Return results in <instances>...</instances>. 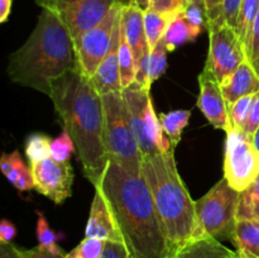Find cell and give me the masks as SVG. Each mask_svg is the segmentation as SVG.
<instances>
[{"instance_id":"cell-35","label":"cell","mask_w":259,"mask_h":258,"mask_svg":"<svg viewBox=\"0 0 259 258\" xmlns=\"http://www.w3.org/2000/svg\"><path fill=\"white\" fill-rule=\"evenodd\" d=\"M242 3L243 0H224V5H223V19H224V23H227L228 25L233 27L234 29L237 28L238 15H239Z\"/></svg>"},{"instance_id":"cell-49","label":"cell","mask_w":259,"mask_h":258,"mask_svg":"<svg viewBox=\"0 0 259 258\" xmlns=\"http://www.w3.org/2000/svg\"><path fill=\"white\" fill-rule=\"evenodd\" d=\"M239 255V258H250V257H247V255H243V254H238Z\"/></svg>"},{"instance_id":"cell-16","label":"cell","mask_w":259,"mask_h":258,"mask_svg":"<svg viewBox=\"0 0 259 258\" xmlns=\"http://www.w3.org/2000/svg\"><path fill=\"white\" fill-rule=\"evenodd\" d=\"M120 15L124 35L133 51L136 67L138 70L142 61L151 55V47L144 28V10L134 5L121 7Z\"/></svg>"},{"instance_id":"cell-8","label":"cell","mask_w":259,"mask_h":258,"mask_svg":"<svg viewBox=\"0 0 259 258\" xmlns=\"http://www.w3.org/2000/svg\"><path fill=\"white\" fill-rule=\"evenodd\" d=\"M209 34V53L204 70L220 83L248 60L247 52L237 30L227 23L211 27Z\"/></svg>"},{"instance_id":"cell-34","label":"cell","mask_w":259,"mask_h":258,"mask_svg":"<svg viewBox=\"0 0 259 258\" xmlns=\"http://www.w3.org/2000/svg\"><path fill=\"white\" fill-rule=\"evenodd\" d=\"M189 0H151L148 9L158 13H181Z\"/></svg>"},{"instance_id":"cell-26","label":"cell","mask_w":259,"mask_h":258,"mask_svg":"<svg viewBox=\"0 0 259 258\" xmlns=\"http://www.w3.org/2000/svg\"><path fill=\"white\" fill-rule=\"evenodd\" d=\"M51 139L43 133L30 134L25 142V154L29 163L39 162L51 157Z\"/></svg>"},{"instance_id":"cell-3","label":"cell","mask_w":259,"mask_h":258,"mask_svg":"<svg viewBox=\"0 0 259 258\" xmlns=\"http://www.w3.org/2000/svg\"><path fill=\"white\" fill-rule=\"evenodd\" d=\"M71 70H81L75 39L57 15L43 9L27 42L9 56V78L50 95L53 81Z\"/></svg>"},{"instance_id":"cell-15","label":"cell","mask_w":259,"mask_h":258,"mask_svg":"<svg viewBox=\"0 0 259 258\" xmlns=\"http://www.w3.org/2000/svg\"><path fill=\"white\" fill-rule=\"evenodd\" d=\"M86 238H98L105 242H118L123 243L120 232L115 224L110 209L105 201L103 192L95 186V196L90 209L88 225L85 230Z\"/></svg>"},{"instance_id":"cell-14","label":"cell","mask_w":259,"mask_h":258,"mask_svg":"<svg viewBox=\"0 0 259 258\" xmlns=\"http://www.w3.org/2000/svg\"><path fill=\"white\" fill-rule=\"evenodd\" d=\"M121 32V15L119 14L114 28L111 45L103 62L99 65L98 70L91 76L94 86L100 95L109 93H121L123 86L120 81V67H119V42Z\"/></svg>"},{"instance_id":"cell-2","label":"cell","mask_w":259,"mask_h":258,"mask_svg":"<svg viewBox=\"0 0 259 258\" xmlns=\"http://www.w3.org/2000/svg\"><path fill=\"white\" fill-rule=\"evenodd\" d=\"M48 96L63 129L75 142L83 174L95 187L109 162L104 146L101 95L89 76L81 70H71L53 81Z\"/></svg>"},{"instance_id":"cell-21","label":"cell","mask_w":259,"mask_h":258,"mask_svg":"<svg viewBox=\"0 0 259 258\" xmlns=\"http://www.w3.org/2000/svg\"><path fill=\"white\" fill-rule=\"evenodd\" d=\"M177 14L158 13L151 9H147L144 12V28H146V35L151 50L164 37L167 28Z\"/></svg>"},{"instance_id":"cell-6","label":"cell","mask_w":259,"mask_h":258,"mask_svg":"<svg viewBox=\"0 0 259 258\" xmlns=\"http://www.w3.org/2000/svg\"><path fill=\"white\" fill-rule=\"evenodd\" d=\"M240 192L223 177L206 195L195 201L197 230L195 237L209 235L232 242L238 220Z\"/></svg>"},{"instance_id":"cell-42","label":"cell","mask_w":259,"mask_h":258,"mask_svg":"<svg viewBox=\"0 0 259 258\" xmlns=\"http://www.w3.org/2000/svg\"><path fill=\"white\" fill-rule=\"evenodd\" d=\"M17 235V228L8 219H3L0 223V244H10Z\"/></svg>"},{"instance_id":"cell-29","label":"cell","mask_w":259,"mask_h":258,"mask_svg":"<svg viewBox=\"0 0 259 258\" xmlns=\"http://www.w3.org/2000/svg\"><path fill=\"white\" fill-rule=\"evenodd\" d=\"M253 98H254V95L244 96V98H240L235 103L228 105L230 128L244 129L248 120V116H249L250 108H252Z\"/></svg>"},{"instance_id":"cell-43","label":"cell","mask_w":259,"mask_h":258,"mask_svg":"<svg viewBox=\"0 0 259 258\" xmlns=\"http://www.w3.org/2000/svg\"><path fill=\"white\" fill-rule=\"evenodd\" d=\"M0 258H22L19 248L10 244H0Z\"/></svg>"},{"instance_id":"cell-5","label":"cell","mask_w":259,"mask_h":258,"mask_svg":"<svg viewBox=\"0 0 259 258\" xmlns=\"http://www.w3.org/2000/svg\"><path fill=\"white\" fill-rule=\"evenodd\" d=\"M104 105V146L109 161L125 171L142 175V153L129 121V113L121 93L101 95Z\"/></svg>"},{"instance_id":"cell-12","label":"cell","mask_w":259,"mask_h":258,"mask_svg":"<svg viewBox=\"0 0 259 258\" xmlns=\"http://www.w3.org/2000/svg\"><path fill=\"white\" fill-rule=\"evenodd\" d=\"M121 95L128 109L129 121H131V126L139 146L142 158L161 153L151 141L148 132L147 110H148L149 103L152 101L151 90H146L137 82H133L128 88L123 89Z\"/></svg>"},{"instance_id":"cell-40","label":"cell","mask_w":259,"mask_h":258,"mask_svg":"<svg viewBox=\"0 0 259 258\" xmlns=\"http://www.w3.org/2000/svg\"><path fill=\"white\" fill-rule=\"evenodd\" d=\"M101 258H129V253L124 243L106 242Z\"/></svg>"},{"instance_id":"cell-24","label":"cell","mask_w":259,"mask_h":258,"mask_svg":"<svg viewBox=\"0 0 259 258\" xmlns=\"http://www.w3.org/2000/svg\"><path fill=\"white\" fill-rule=\"evenodd\" d=\"M119 67H120L121 86H123V89H125L136 81L137 67L133 51H132L129 43L126 42L123 27H121L120 42H119Z\"/></svg>"},{"instance_id":"cell-10","label":"cell","mask_w":259,"mask_h":258,"mask_svg":"<svg viewBox=\"0 0 259 258\" xmlns=\"http://www.w3.org/2000/svg\"><path fill=\"white\" fill-rule=\"evenodd\" d=\"M120 10V5L115 4L98 24L83 32L77 39H75L80 68L89 77L95 73L110 48L114 28Z\"/></svg>"},{"instance_id":"cell-50","label":"cell","mask_w":259,"mask_h":258,"mask_svg":"<svg viewBox=\"0 0 259 258\" xmlns=\"http://www.w3.org/2000/svg\"><path fill=\"white\" fill-rule=\"evenodd\" d=\"M238 258H239V255H238Z\"/></svg>"},{"instance_id":"cell-19","label":"cell","mask_w":259,"mask_h":258,"mask_svg":"<svg viewBox=\"0 0 259 258\" xmlns=\"http://www.w3.org/2000/svg\"><path fill=\"white\" fill-rule=\"evenodd\" d=\"M232 243L238 254L250 258H259V222L238 219Z\"/></svg>"},{"instance_id":"cell-45","label":"cell","mask_w":259,"mask_h":258,"mask_svg":"<svg viewBox=\"0 0 259 258\" xmlns=\"http://www.w3.org/2000/svg\"><path fill=\"white\" fill-rule=\"evenodd\" d=\"M13 0H0V22L5 23L12 12Z\"/></svg>"},{"instance_id":"cell-41","label":"cell","mask_w":259,"mask_h":258,"mask_svg":"<svg viewBox=\"0 0 259 258\" xmlns=\"http://www.w3.org/2000/svg\"><path fill=\"white\" fill-rule=\"evenodd\" d=\"M14 186L17 187L19 191H29V190L35 189L34 177H33L32 169H30L29 167L27 166L23 169L22 174L18 177L17 182L14 184Z\"/></svg>"},{"instance_id":"cell-7","label":"cell","mask_w":259,"mask_h":258,"mask_svg":"<svg viewBox=\"0 0 259 258\" xmlns=\"http://www.w3.org/2000/svg\"><path fill=\"white\" fill-rule=\"evenodd\" d=\"M259 176V151L243 129L227 132L224 177L239 192L247 190Z\"/></svg>"},{"instance_id":"cell-38","label":"cell","mask_w":259,"mask_h":258,"mask_svg":"<svg viewBox=\"0 0 259 258\" xmlns=\"http://www.w3.org/2000/svg\"><path fill=\"white\" fill-rule=\"evenodd\" d=\"M20 253H22V258H66L63 252H51L39 245L32 249H20Z\"/></svg>"},{"instance_id":"cell-4","label":"cell","mask_w":259,"mask_h":258,"mask_svg":"<svg viewBox=\"0 0 259 258\" xmlns=\"http://www.w3.org/2000/svg\"><path fill=\"white\" fill-rule=\"evenodd\" d=\"M142 177L151 190L157 211L176 252L196 235L197 218L195 201L177 171L175 151L143 158Z\"/></svg>"},{"instance_id":"cell-37","label":"cell","mask_w":259,"mask_h":258,"mask_svg":"<svg viewBox=\"0 0 259 258\" xmlns=\"http://www.w3.org/2000/svg\"><path fill=\"white\" fill-rule=\"evenodd\" d=\"M259 55V8L257 17H255L254 23H253L252 33H250V39H249V47H248V60L250 61V63H254Z\"/></svg>"},{"instance_id":"cell-47","label":"cell","mask_w":259,"mask_h":258,"mask_svg":"<svg viewBox=\"0 0 259 258\" xmlns=\"http://www.w3.org/2000/svg\"><path fill=\"white\" fill-rule=\"evenodd\" d=\"M253 67L255 68V71H257V73L259 75V55H258L257 60H255V62L253 63Z\"/></svg>"},{"instance_id":"cell-31","label":"cell","mask_w":259,"mask_h":258,"mask_svg":"<svg viewBox=\"0 0 259 258\" xmlns=\"http://www.w3.org/2000/svg\"><path fill=\"white\" fill-rule=\"evenodd\" d=\"M76 146L70 134L63 129L62 133L53 139L51 143V157L57 162H68L71 154L75 151Z\"/></svg>"},{"instance_id":"cell-11","label":"cell","mask_w":259,"mask_h":258,"mask_svg":"<svg viewBox=\"0 0 259 258\" xmlns=\"http://www.w3.org/2000/svg\"><path fill=\"white\" fill-rule=\"evenodd\" d=\"M35 190L52 200L55 204H62L72 194L73 171L68 162H57L52 158L30 163Z\"/></svg>"},{"instance_id":"cell-1","label":"cell","mask_w":259,"mask_h":258,"mask_svg":"<svg viewBox=\"0 0 259 258\" xmlns=\"http://www.w3.org/2000/svg\"><path fill=\"white\" fill-rule=\"evenodd\" d=\"M99 189L120 232L129 258H172L175 249L142 175L109 161Z\"/></svg>"},{"instance_id":"cell-28","label":"cell","mask_w":259,"mask_h":258,"mask_svg":"<svg viewBox=\"0 0 259 258\" xmlns=\"http://www.w3.org/2000/svg\"><path fill=\"white\" fill-rule=\"evenodd\" d=\"M38 222L37 228H35V234H37L38 245L45 249L51 250V252H63L57 245V240L60 239V234L53 232L48 225L47 219L43 215V212L37 211Z\"/></svg>"},{"instance_id":"cell-46","label":"cell","mask_w":259,"mask_h":258,"mask_svg":"<svg viewBox=\"0 0 259 258\" xmlns=\"http://www.w3.org/2000/svg\"><path fill=\"white\" fill-rule=\"evenodd\" d=\"M253 144H254L255 148L259 151V128L257 129V132H255L254 137H253Z\"/></svg>"},{"instance_id":"cell-44","label":"cell","mask_w":259,"mask_h":258,"mask_svg":"<svg viewBox=\"0 0 259 258\" xmlns=\"http://www.w3.org/2000/svg\"><path fill=\"white\" fill-rule=\"evenodd\" d=\"M149 3L151 0H115V4L120 5V7H129V5H134L146 12L149 8Z\"/></svg>"},{"instance_id":"cell-9","label":"cell","mask_w":259,"mask_h":258,"mask_svg":"<svg viewBox=\"0 0 259 258\" xmlns=\"http://www.w3.org/2000/svg\"><path fill=\"white\" fill-rule=\"evenodd\" d=\"M35 3L57 15L73 39L98 24L115 5V0H35Z\"/></svg>"},{"instance_id":"cell-13","label":"cell","mask_w":259,"mask_h":258,"mask_svg":"<svg viewBox=\"0 0 259 258\" xmlns=\"http://www.w3.org/2000/svg\"><path fill=\"white\" fill-rule=\"evenodd\" d=\"M199 109L214 128L228 132L230 129V119L220 83L211 73L204 70L199 76Z\"/></svg>"},{"instance_id":"cell-48","label":"cell","mask_w":259,"mask_h":258,"mask_svg":"<svg viewBox=\"0 0 259 258\" xmlns=\"http://www.w3.org/2000/svg\"><path fill=\"white\" fill-rule=\"evenodd\" d=\"M190 2H192V3H196V4H199V5H202V7H205V0H190Z\"/></svg>"},{"instance_id":"cell-25","label":"cell","mask_w":259,"mask_h":258,"mask_svg":"<svg viewBox=\"0 0 259 258\" xmlns=\"http://www.w3.org/2000/svg\"><path fill=\"white\" fill-rule=\"evenodd\" d=\"M237 217L259 222V176L247 190L240 192Z\"/></svg>"},{"instance_id":"cell-18","label":"cell","mask_w":259,"mask_h":258,"mask_svg":"<svg viewBox=\"0 0 259 258\" xmlns=\"http://www.w3.org/2000/svg\"><path fill=\"white\" fill-rule=\"evenodd\" d=\"M172 258H238V253L225 247L214 237L201 235L177 248Z\"/></svg>"},{"instance_id":"cell-36","label":"cell","mask_w":259,"mask_h":258,"mask_svg":"<svg viewBox=\"0 0 259 258\" xmlns=\"http://www.w3.org/2000/svg\"><path fill=\"white\" fill-rule=\"evenodd\" d=\"M259 128V93H257L253 98V104L252 108H250V113L249 116H248L247 124H245L244 132L248 137L253 141V137H254L255 132Z\"/></svg>"},{"instance_id":"cell-27","label":"cell","mask_w":259,"mask_h":258,"mask_svg":"<svg viewBox=\"0 0 259 258\" xmlns=\"http://www.w3.org/2000/svg\"><path fill=\"white\" fill-rule=\"evenodd\" d=\"M167 46L164 39L162 38L156 46L151 50V56H149V83H153L154 81L158 80L166 71L167 66Z\"/></svg>"},{"instance_id":"cell-20","label":"cell","mask_w":259,"mask_h":258,"mask_svg":"<svg viewBox=\"0 0 259 258\" xmlns=\"http://www.w3.org/2000/svg\"><path fill=\"white\" fill-rule=\"evenodd\" d=\"M201 32V28L191 24V23L184 17V14H182L181 12L174 18L171 24L168 25L163 39L164 42H166L168 52H172V51H175L177 47H180V46L186 45V43L192 42V40L196 39Z\"/></svg>"},{"instance_id":"cell-17","label":"cell","mask_w":259,"mask_h":258,"mask_svg":"<svg viewBox=\"0 0 259 258\" xmlns=\"http://www.w3.org/2000/svg\"><path fill=\"white\" fill-rule=\"evenodd\" d=\"M222 93L228 105L240 98L259 93V75L249 60L243 62L235 72L220 82Z\"/></svg>"},{"instance_id":"cell-32","label":"cell","mask_w":259,"mask_h":258,"mask_svg":"<svg viewBox=\"0 0 259 258\" xmlns=\"http://www.w3.org/2000/svg\"><path fill=\"white\" fill-rule=\"evenodd\" d=\"M182 14H184V17L186 18L191 24L201 28L202 30L209 28V25H207L206 9H205V7H202V5L189 2L185 5L184 10H182Z\"/></svg>"},{"instance_id":"cell-30","label":"cell","mask_w":259,"mask_h":258,"mask_svg":"<svg viewBox=\"0 0 259 258\" xmlns=\"http://www.w3.org/2000/svg\"><path fill=\"white\" fill-rule=\"evenodd\" d=\"M105 244L106 242L103 239L85 237V239L66 254V258H101Z\"/></svg>"},{"instance_id":"cell-22","label":"cell","mask_w":259,"mask_h":258,"mask_svg":"<svg viewBox=\"0 0 259 258\" xmlns=\"http://www.w3.org/2000/svg\"><path fill=\"white\" fill-rule=\"evenodd\" d=\"M191 110H174L169 113H163L159 115V121L162 124L164 133L171 141L172 148H176L182 137V132L189 124Z\"/></svg>"},{"instance_id":"cell-23","label":"cell","mask_w":259,"mask_h":258,"mask_svg":"<svg viewBox=\"0 0 259 258\" xmlns=\"http://www.w3.org/2000/svg\"><path fill=\"white\" fill-rule=\"evenodd\" d=\"M259 8V0H243L242 7H240L239 15H238L237 30L240 40L245 48V52H248L249 47L250 33H252L253 23H254L255 17H257ZM248 57V56H247Z\"/></svg>"},{"instance_id":"cell-39","label":"cell","mask_w":259,"mask_h":258,"mask_svg":"<svg viewBox=\"0 0 259 258\" xmlns=\"http://www.w3.org/2000/svg\"><path fill=\"white\" fill-rule=\"evenodd\" d=\"M10 156H12V169H10V172L8 174L7 179L10 184L14 185L15 182H17L19 175L22 174L23 169L27 167V164H25L24 161H23L19 151H14L13 153H10Z\"/></svg>"},{"instance_id":"cell-33","label":"cell","mask_w":259,"mask_h":258,"mask_svg":"<svg viewBox=\"0 0 259 258\" xmlns=\"http://www.w3.org/2000/svg\"><path fill=\"white\" fill-rule=\"evenodd\" d=\"M223 5L224 0H205V9H206L207 17V30L215 25L224 24L223 19Z\"/></svg>"}]
</instances>
